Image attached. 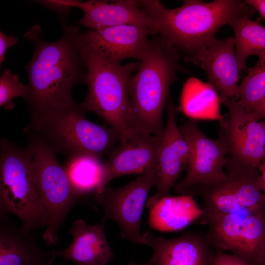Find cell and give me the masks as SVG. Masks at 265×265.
<instances>
[{"label":"cell","mask_w":265,"mask_h":265,"mask_svg":"<svg viewBox=\"0 0 265 265\" xmlns=\"http://www.w3.org/2000/svg\"><path fill=\"white\" fill-rule=\"evenodd\" d=\"M18 42V39L14 35L8 36L2 31H0V66L1 67L5 58L7 49L14 46Z\"/></svg>","instance_id":"83f0119b"},{"label":"cell","mask_w":265,"mask_h":265,"mask_svg":"<svg viewBox=\"0 0 265 265\" xmlns=\"http://www.w3.org/2000/svg\"><path fill=\"white\" fill-rule=\"evenodd\" d=\"M150 209L149 225L163 232L182 230L204 214L203 209L189 195L165 196Z\"/></svg>","instance_id":"44dd1931"},{"label":"cell","mask_w":265,"mask_h":265,"mask_svg":"<svg viewBox=\"0 0 265 265\" xmlns=\"http://www.w3.org/2000/svg\"><path fill=\"white\" fill-rule=\"evenodd\" d=\"M206 236L216 249L254 265L265 259V207L234 212L205 213Z\"/></svg>","instance_id":"ba28073f"},{"label":"cell","mask_w":265,"mask_h":265,"mask_svg":"<svg viewBox=\"0 0 265 265\" xmlns=\"http://www.w3.org/2000/svg\"><path fill=\"white\" fill-rule=\"evenodd\" d=\"M180 57L179 51L159 35L150 39L130 82V128L163 136L162 112L169 87L181 69Z\"/></svg>","instance_id":"3957f363"},{"label":"cell","mask_w":265,"mask_h":265,"mask_svg":"<svg viewBox=\"0 0 265 265\" xmlns=\"http://www.w3.org/2000/svg\"><path fill=\"white\" fill-rule=\"evenodd\" d=\"M80 41L85 57L87 74L86 96L80 104L87 113L92 112L106 122L119 134L120 141L130 130L129 85L138 62L124 65L111 63Z\"/></svg>","instance_id":"5b68a950"},{"label":"cell","mask_w":265,"mask_h":265,"mask_svg":"<svg viewBox=\"0 0 265 265\" xmlns=\"http://www.w3.org/2000/svg\"><path fill=\"white\" fill-rule=\"evenodd\" d=\"M143 245L150 246L153 265H213L216 250L206 235L186 232L173 238H165L146 232L142 234Z\"/></svg>","instance_id":"2e32d148"},{"label":"cell","mask_w":265,"mask_h":265,"mask_svg":"<svg viewBox=\"0 0 265 265\" xmlns=\"http://www.w3.org/2000/svg\"><path fill=\"white\" fill-rule=\"evenodd\" d=\"M228 110L220 122L219 138L227 149V157L239 163L258 165L265 159L263 126L234 99L220 100Z\"/></svg>","instance_id":"7c38bea8"},{"label":"cell","mask_w":265,"mask_h":265,"mask_svg":"<svg viewBox=\"0 0 265 265\" xmlns=\"http://www.w3.org/2000/svg\"><path fill=\"white\" fill-rule=\"evenodd\" d=\"M162 137L137 128H130L127 136L109 155L104 165L101 192L114 179L133 174H144L157 167Z\"/></svg>","instance_id":"4fadbf2b"},{"label":"cell","mask_w":265,"mask_h":265,"mask_svg":"<svg viewBox=\"0 0 265 265\" xmlns=\"http://www.w3.org/2000/svg\"><path fill=\"white\" fill-rule=\"evenodd\" d=\"M158 180L157 167L142 174L128 184L114 188L108 185L94 195V202L101 207L103 220H114L122 238L142 244L140 232L141 216L152 188Z\"/></svg>","instance_id":"8fae6325"},{"label":"cell","mask_w":265,"mask_h":265,"mask_svg":"<svg viewBox=\"0 0 265 265\" xmlns=\"http://www.w3.org/2000/svg\"><path fill=\"white\" fill-rule=\"evenodd\" d=\"M260 122H261V124L263 126V128H264V131H265V120H263V121H261Z\"/></svg>","instance_id":"d6a6232c"},{"label":"cell","mask_w":265,"mask_h":265,"mask_svg":"<svg viewBox=\"0 0 265 265\" xmlns=\"http://www.w3.org/2000/svg\"><path fill=\"white\" fill-rule=\"evenodd\" d=\"M56 0L70 8L80 9L83 16L78 23L90 29L136 25L149 27L155 35L152 19L148 12L141 5L140 0Z\"/></svg>","instance_id":"e0dca14e"},{"label":"cell","mask_w":265,"mask_h":265,"mask_svg":"<svg viewBox=\"0 0 265 265\" xmlns=\"http://www.w3.org/2000/svg\"><path fill=\"white\" fill-rule=\"evenodd\" d=\"M150 35L148 27L123 25L80 33L81 42L108 62L121 64L127 58L140 60L148 48Z\"/></svg>","instance_id":"5bb4252c"},{"label":"cell","mask_w":265,"mask_h":265,"mask_svg":"<svg viewBox=\"0 0 265 265\" xmlns=\"http://www.w3.org/2000/svg\"><path fill=\"white\" fill-rule=\"evenodd\" d=\"M213 265H254L233 254L216 250Z\"/></svg>","instance_id":"4316f807"},{"label":"cell","mask_w":265,"mask_h":265,"mask_svg":"<svg viewBox=\"0 0 265 265\" xmlns=\"http://www.w3.org/2000/svg\"><path fill=\"white\" fill-rule=\"evenodd\" d=\"M233 36L216 39L197 57L194 64L206 73L208 83L215 90L221 100L239 99V66Z\"/></svg>","instance_id":"ac0fdd59"},{"label":"cell","mask_w":265,"mask_h":265,"mask_svg":"<svg viewBox=\"0 0 265 265\" xmlns=\"http://www.w3.org/2000/svg\"><path fill=\"white\" fill-rule=\"evenodd\" d=\"M253 67L247 68V75L239 85V104L252 112L265 98V53L259 56Z\"/></svg>","instance_id":"d4e9b609"},{"label":"cell","mask_w":265,"mask_h":265,"mask_svg":"<svg viewBox=\"0 0 265 265\" xmlns=\"http://www.w3.org/2000/svg\"><path fill=\"white\" fill-rule=\"evenodd\" d=\"M28 93L27 85L20 82L17 74L6 69L3 72L0 78V106L6 110L14 108L12 102L16 97H21L25 99Z\"/></svg>","instance_id":"484cf974"},{"label":"cell","mask_w":265,"mask_h":265,"mask_svg":"<svg viewBox=\"0 0 265 265\" xmlns=\"http://www.w3.org/2000/svg\"><path fill=\"white\" fill-rule=\"evenodd\" d=\"M0 265H51L55 257L42 249L30 233L0 215Z\"/></svg>","instance_id":"ffe728a7"},{"label":"cell","mask_w":265,"mask_h":265,"mask_svg":"<svg viewBox=\"0 0 265 265\" xmlns=\"http://www.w3.org/2000/svg\"><path fill=\"white\" fill-rule=\"evenodd\" d=\"M261 175V186L265 197V159L262 160L257 166Z\"/></svg>","instance_id":"4dcf8cb0"},{"label":"cell","mask_w":265,"mask_h":265,"mask_svg":"<svg viewBox=\"0 0 265 265\" xmlns=\"http://www.w3.org/2000/svg\"><path fill=\"white\" fill-rule=\"evenodd\" d=\"M262 265H265V259L264 262Z\"/></svg>","instance_id":"836d02e7"},{"label":"cell","mask_w":265,"mask_h":265,"mask_svg":"<svg viewBox=\"0 0 265 265\" xmlns=\"http://www.w3.org/2000/svg\"><path fill=\"white\" fill-rule=\"evenodd\" d=\"M104 165L100 158L90 154L68 158L64 167L78 198L98 191L104 177Z\"/></svg>","instance_id":"cb8c5ba5"},{"label":"cell","mask_w":265,"mask_h":265,"mask_svg":"<svg viewBox=\"0 0 265 265\" xmlns=\"http://www.w3.org/2000/svg\"><path fill=\"white\" fill-rule=\"evenodd\" d=\"M24 131L29 137L35 176L48 214L43 238L47 245L54 246L59 242V228L78 197L55 153L36 133Z\"/></svg>","instance_id":"52a82bcc"},{"label":"cell","mask_w":265,"mask_h":265,"mask_svg":"<svg viewBox=\"0 0 265 265\" xmlns=\"http://www.w3.org/2000/svg\"><path fill=\"white\" fill-rule=\"evenodd\" d=\"M244 2L258 11L261 18L265 19V0H245Z\"/></svg>","instance_id":"f1b7e54d"},{"label":"cell","mask_w":265,"mask_h":265,"mask_svg":"<svg viewBox=\"0 0 265 265\" xmlns=\"http://www.w3.org/2000/svg\"><path fill=\"white\" fill-rule=\"evenodd\" d=\"M106 222L102 219L90 225L82 219L75 220L69 231L73 238L71 244L63 250L53 249L51 255L77 265H107L113 254L105 233Z\"/></svg>","instance_id":"d6986e66"},{"label":"cell","mask_w":265,"mask_h":265,"mask_svg":"<svg viewBox=\"0 0 265 265\" xmlns=\"http://www.w3.org/2000/svg\"><path fill=\"white\" fill-rule=\"evenodd\" d=\"M167 117L157 165L158 180L155 194L147 200L146 207L151 208L170 190L187 166L189 148L177 124L181 108L172 102L166 105Z\"/></svg>","instance_id":"9a60e30c"},{"label":"cell","mask_w":265,"mask_h":265,"mask_svg":"<svg viewBox=\"0 0 265 265\" xmlns=\"http://www.w3.org/2000/svg\"><path fill=\"white\" fill-rule=\"evenodd\" d=\"M11 213L26 233L46 227L48 214L34 172L32 151L3 137L0 140V215Z\"/></svg>","instance_id":"277c9868"},{"label":"cell","mask_w":265,"mask_h":265,"mask_svg":"<svg viewBox=\"0 0 265 265\" xmlns=\"http://www.w3.org/2000/svg\"><path fill=\"white\" fill-rule=\"evenodd\" d=\"M62 23L63 33L56 41L42 40L37 24L24 35L34 45L32 58L25 66L28 75V93L25 99L30 115L28 127H34L47 113L75 103L74 87L85 82L87 66L79 26Z\"/></svg>","instance_id":"6da1fadb"},{"label":"cell","mask_w":265,"mask_h":265,"mask_svg":"<svg viewBox=\"0 0 265 265\" xmlns=\"http://www.w3.org/2000/svg\"><path fill=\"white\" fill-rule=\"evenodd\" d=\"M218 94L208 82L194 77L189 78L184 84L180 96L182 112L192 120H213L221 121Z\"/></svg>","instance_id":"7402d4cb"},{"label":"cell","mask_w":265,"mask_h":265,"mask_svg":"<svg viewBox=\"0 0 265 265\" xmlns=\"http://www.w3.org/2000/svg\"><path fill=\"white\" fill-rule=\"evenodd\" d=\"M252 14L244 13L234 18L229 25L234 32L235 52L239 70H246L247 58L265 53V27L249 19Z\"/></svg>","instance_id":"603a6c76"},{"label":"cell","mask_w":265,"mask_h":265,"mask_svg":"<svg viewBox=\"0 0 265 265\" xmlns=\"http://www.w3.org/2000/svg\"><path fill=\"white\" fill-rule=\"evenodd\" d=\"M225 167L226 178L202 189L198 194L203 201L204 214L265 208L258 167L235 162L228 157Z\"/></svg>","instance_id":"30bf717a"},{"label":"cell","mask_w":265,"mask_h":265,"mask_svg":"<svg viewBox=\"0 0 265 265\" xmlns=\"http://www.w3.org/2000/svg\"><path fill=\"white\" fill-rule=\"evenodd\" d=\"M140 1L151 16L155 34L182 51L186 60L194 64L198 55L215 41L222 26L241 14L256 12L241 0H186L172 9L159 0Z\"/></svg>","instance_id":"7a4b0ae2"},{"label":"cell","mask_w":265,"mask_h":265,"mask_svg":"<svg viewBox=\"0 0 265 265\" xmlns=\"http://www.w3.org/2000/svg\"><path fill=\"white\" fill-rule=\"evenodd\" d=\"M128 265H153L152 261L150 260L148 262L140 265H137L134 263H130Z\"/></svg>","instance_id":"1f68e13d"},{"label":"cell","mask_w":265,"mask_h":265,"mask_svg":"<svg viewBox=\"0 0 265 265\" xmlns=\"http://www.w3.org/2000/svg\"><path fill=\"white\" fill-rule=\"evenodd\" d=\"M253 118L257 121L265 120V99L251 112Z\"/></svg>","instance_id":"f546056e"},{"label":"cell","mask_w":265,"mask_h":265,"mask_svg":"<svg viewBox=\"0 0 265 265\" xmlns=\"http://www.w3.org/2000/svg\"><path fill=\"white\" fill-rule=\"evenodd\" d=\"M179 128L188 144L189 154L187 171L175 185V191L179 195L194 197L202 189L226 178L223 167L228 152L219 138L213 140L206 135L196 120L187 121Z\"/></svg>","instance_id":"9c48e42d"},{"label":"cell","mask_w":265,"mask_h":265,"mask_svg":"<svg viewBox=\"0 0 265 265\" xmlns=\"http://www.w3.org/2000/svg\"><path fill=\"white\" fill-rule=\"evenodd\" d=\"M80 104H73L44 115L34 127L25 130L36 133L54 153L69 157L90 154L100 158L110 154L120 141L112 128L98 125L86 118Z\"/></svg>","instance_id":"8992f818"}]
</instances>
